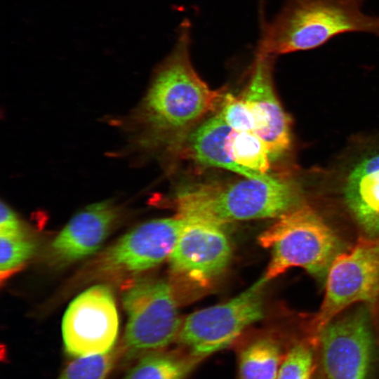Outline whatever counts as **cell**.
I'll return each mask as SVG.
<instances>
[{"mask_svg": "<svg viewBox=\"0 0 379 379\" xmlns=\"http://www.w3.org/2000/svg\"><path fill=\"white\" fill-rule=\"evenodd\" d=\"M170 256L171 271L199 286L220 275L231 259L230 242L221 226L187 220Z\"/></svg>", "mask_w": 379, "mask_h": 379, "instance_id": "10", "label": "cell"}, {"mask_svg": "<svg viewBox=\"0 0 379 379\" xmlns=\"http://www.w3.org/2000/svg\"><path fill=\"white\" fill-rule=\"evenodd\" d=\"M191 25H180L172 50L159 65L131 118L144 147L178 152L187 135L224 98L199 77L191 61Z\"/></svg>", "mask_w": 379, "mask_h": 379, "instance_id": "1", "label": "cell"}, {"mask_svg": "<svg viewBox=\"0 0 379 379\" xmlns=\"http://www.w3.org/2000/svg\"><path fill=\"white\" fill-rule=\"evenodd\" d=\"M258 241L272 249L264 275L268 281L294 267L323 279L342 253L341 242L334 231L312 208L303 204L278 218L259 236Z\"/></svg>", "mask_w": 379, "mask_h": 379, "instance_id": "4", "label": "cell"}, {"mask_svg": "<svg viewBox=\"0 0 379 379\" xmlns=\"http://www.w3.org/2000/svg\"><path fill=\"white\" fill-rule=\"evenodd\" d=\"M187 221L175 215L136 227L106 252L104 267L133 272L154 267L170 256Z\"/></svg>", "mask_w": 379, "mask_h": 379, "instance_id": "12", "label": "cell"}, {"mask_svg": "<svg viewBox=\"0 0 379 379\" xmlns=\"http://www.w3.org/2000/svg\"><path fill=\"white\" fill-rule=\"evenodd\" d=\"M357 302L376 312L379 305V237L361 238L334 259L326 274L325 295L311 323L314 338L331 320Z\"/></svg>", "mask_w": 379, "mask_h": 379, "instance_id": "6", "label": "cell"}, {"mask_svg": "<svg viewBox=\"0 0 379 379\" xmlns=\"http://www.w3.org/2000/svg\"><path fill=\"white\" fill-rule=\"evenodd\" d=\"M265 276L231 300L198 310L182 321L177 342L199 359L230 345L264 317Z\"/></svg>", "mask_w": 379, "mask_h": 379, "instance_id": "7", "label": "cell"}, {"mask_svg": "<svg viewBox=\"0 0 379 379\" xmlns=\"http://www.w3.org/2000/svg\"><path fill=\"white\" fill-rule=\"evenodd\" d=\"M16 213L4 201L0 208V234H14L22 232Z\"/></svg>", "mask_w": 379, "mask_h": 379, "instance_id": "23", "label": "cell"}, {"mask_svg": "<svg viewBox=\"0 0 379 379\" xmlns=\"http://www.w3.org/2000/svg\"><path fill=\"white\" fill-rule=\"evenodd\" d=\"M277 344L270 338H260L248 345L239 361L240 379H277L280 367Z\"/></svg>", "mask_w": 379, "mask_h": 379, "instance_id": "17", "label": "cell"}, {"mask_svg": "<svg viewBox=\"0 0 379 379\" xmlns=\"http://www.w3.org/2000/svg\"><path fill=\"white\" fill-rule=\"evenodd\" d=\"M371 313L362 304L321 331L322 362L328 379H368L375 350Z\"/></svg>", "mask_w": 379, "mask_h": 379, "instance_id": "8", "label": "cell"}, {"mask_svg": "<svg viewBox=\"0 0 379 379\" xmlns=\"http://www.w3.org/2000/svg\"><path fill=\"white\" fill-rule=\"evenodd\" d=\"M201 360L190 353L154 352L142 356L124 379H186Z\"/></svg>", "mask_w": 379, "mask_h": 379, "instance_id": "16", "label": "cell"}, {"mask_svg": "<svg viewBox=\"0 0 379 379\" xmlns=\"http://www.w3.org/2000/svg\"><path fill=\"white\" fill-rule=\"evenodd\" d=\"M119 215L111 201L93 204L77 213L51 244L55 258L73 262L96 251L109 234Z\"/></svg>", "mask_w": 379, "mask_h": 379, "instance_id": "13", "label": "cell"}, {"mask_svg": "<svg viewBox=\"0 0 379 379\" xmlns=\"http://www.w3.org/2000/svg\"><path fill=\"white\" fill-rule=\"evenodd\" d=\"M119 328V317L110 288L93 286L68 306L62 323L64 345L75 357L103 354L112 350Z\"/></svg>", "mask_w": 379, "mask_h": 379, "instance_id": "9", "label": "cell"}, {"mask_svg": "<svg viewBox=\"0 0 379 379\" xmlns=\"http://www.w3.org/2000/svg\"><path fill=\"white\" fill-rule=\"evenodd\" d=\"M230 158L237 164L260 173H267L270 158L262 140L255 133L232 130L225 146Z\"/></svg>", "mask_w": 379, "mask_h": 379, "instance_id": "18", "label": "cell"}, {"mask_svg": "<svg viewBox=\"0 0 379 379\" xmlns=\"http://www.w3.org/2000/svg\"><path fill=\"white\" fill-rule=\"evenodd\" d=\"M35 245L23 232L0 234L1 279L18 270L32 255Z\"/></svg>", "mask_w": 379, "mask_h": 379, "instance_id": "20", "label": "cell"}, {"mask_svg": "<svg viewBox=\"0 0 379 379\" xmlns=\"http://www.w3.org/2000/svg\"><path fill=\"white\" fill-rule=\"evenodd\" d=\"M176 215L222 225L254 219L278 218L302 205L295 181L283 175L265 180L245 178L195 183L180 188L173 199Z\"/></svg>", "mask_w": 379, "mask_h": 379, "instance_id": "2", "label": "cell"}, {"mask_svg": "<svg viewBox=\"0 0 379 379\" xmlns=\"http://www.w3.org/2000/svg\"><path fill=\"white\" fill-rule=\"evenodd\" d=\"M123 304L128 317L121 348L126 359L157 352L177 340L182 321L167 281H135L124 293Z\"/></svg>", "mask_w": 379, "mask_h": 379, "instance_id": "5", "label": "cell"}, {"mask_svg": "<svg viewBox=\"0 0 379 379\" xmlns=\"http://www.w3.org/2000/svg\"><path fill=\"white\" fill-rule=\"evenodd\" d=\"M232 130L219 112L196 126L187 135L178 152L203 166L226 169L244 178L267 179L270 174L246 168L230 158L225 146Z\"/></svg>", "mask_w": 379, "mask_h": 379, "instance_id": "15", "label": "cell"}, {"mask_svg": "<svg viewBox=\"0 0 379 379\" xmlns=\"http://www.w3.org/2000/svg\"><path fill=\"white\" fill-rule=\"evenodd\" d=\"M367 0H284L258 46L277 56L319 48L337 36L363 33L379 37V15L364 11Z\"/></svg>", "mask_w": 379, "mask_h": 379, "instance_id": "3", "label": "cell"}, {"mask_svg": "<svg viewBox=\"0 0 379 379\" xmlns=\"http://www.w3.org/2000/svg\"><path fill=\"white\" fill-rule=\"evenodd\" d=\"M345 203L366 237H379V151L359 160L343 187Z\"/></svg>", "mask_w": 379, "mask_h": 379, "instance_id": "14", "label": "cell"}, {"mask_svg": "<svg viewBox=\"0 0 379 379\" xmlns=\"http://www.w3.org/2000/svg\"><path fill=\"white\" fill-rule=\"evenodd\" d=\"M220 107L219 112L232 130L255 133L253 117L241 98H236L231 93L225 94Z\"/></svg>", "mask_w": 379, "mask_h": 379, "instance_id": "22", "label": "cell"}, {"mask_svg": "<svg viewBox=\"0 0 379 379\" xmlns=\"http://www.w3.org/2000/svg\"><path fill=\"white\" fill-rule=\"evenodd\" d=\"M275 57L258 46L249 81L241 96L253 117L255 133L264 142L272 160L285 154L291 145V120L273 85Z\"/></svg>", "mask_w": 379, "mask_h": 379, "instance_id": "11", "label": "cell"}, {"mask_svg": "<svg viewBox=\"0 0 379 379\" xmlns=\"http://www.w3.org/2000/svg\"><path fill=\"white\" fill-rule=\"evenodd\" d=\"M121 355L120 349L79 357L63 370L58 379H105Z\"/></svg>", "mask_w": 379, "mask_h": 379, "instance_id": "19", "label": "cell"}, {"mask_svg": "<svg viewBox=\"0 0 379 379\" xmlns=\"http://www.w3.org/2000/svg\"><path fill=\"white\" fill-rule=\"evenodd\" d=\"M312 353L304 345H297L290 350L281 363L277 379H311Z\"/></svg>", "mask_w": 379, "mask_h": 379, "instance_id": "21", "label": "cell"}]
</instances>
